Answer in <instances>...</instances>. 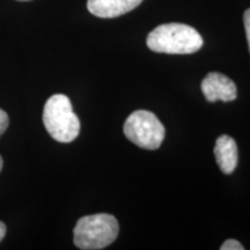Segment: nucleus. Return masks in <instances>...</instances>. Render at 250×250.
Masks as SVG:
<instances>
[{"label": "nucleus", "instance_id": "obj_13", "mask_svg": "<svg viewBox=\"0 0 250 250\" xmlns=\"http://www.w3.org/2000/svg\"><path fill=\"white\" fill-rule=\"evenodd\" d=\"M18 1H29V0H18Z\"/></svg>", "mask_w": 250, "mask_h": 250}, {"label": "nucleus", "instance_id": "obj_3", "mask_svg": "<svg viewBox=\"0 0 250 250\" xmlns=\"http://www.w3.org/2000/svg\"><path fill=\"white\" fill-rule=\"evenodd\" d=\"M43 123L50 136L59 143H71L79 136L80 122L66 95L55 94L43 110Z\"/></svg>", "mask_w": 250, "mask_h": 250}, {"label": "nucleus", "instance_id": "obj_1", "mask_svg": "<svg viewBox=\"0 0 250 250\" xmlns=\"http://www.w3.org/2000/svg\"><path fill=\"white\" fill-rule=\"evenodd\" d=\"M146 42L152 51L170 55L193 54L204 44L201 34L183 23L161 24L148 34Z\"/></svg>", "mask_w": 250, "mask_h": 250}, {"label": "nucleus", "instance_id": "obj_5", "mask_svg": "<svg viewBox=\"0 0 250 250\" xmlns=\"http://www.w3.org/2000/svg\"><path fill=\"white\" fill-rule=\"evenodd\" d=\"M202 92L208 102H229L237 95L234 81L218 72H211L203 79Z\"/></svg>", "mask_w": 250, "mask_h": 250}, {"label": "nucleus", "instance_id": "obj_11", "mask_svg": "<svg viewBox=\"0 0 250 250\" xmlns=\"http://www.w3.org/2000/svg\"><path fill=\"white\" fill-rule=\"evenodd\" d=\"M5 234H6V225L2 223V221H0V242H1L2 239L5 237Z\"/></svg>", "mask_w": 250, "mask_h": 250}, {"label": "nucleus", "instance_id": "obj_4", "mask_svg": "<svg viewBox=\"0 0 250 250\" xmlns=\"http://www.w3.org/2000/svg\"><path fill=\"white\" fill-rule=\"evenodd\" d=\"M126 138L144 149H158L165 139V127L151 111L137 110L124 123Z\"/></svg>", "mask_w": 250, "mask_h": 250}, {"label": "nucleus", "instance_id": "obj_12", "mask_svg": "<svg viewBox=\"0 0 250 250\" xmlns=\"http://www.w3.org/2000/svg\"><path fill=\"white\" fill-rule=\"evenodd\" d=\"M2 164H4V162H2V158L0 156V171H1V169H2Z\"/></svg>", "mask_w": 250, "mask_h": 250}, {"label": "nucleus", "instance_id": "obj_7", "mask_svg": "<svg viewBox=\"0 0 250 250\" xmlns=\"http://www.w3.org/2000/svg\"><path fill=\"white\" fill-rule=\"evenodd\" d=\"M214 156L220 170L224 174H232L239 161V152L235 140L227 134L219 137L215 142Z\"/></svg>", "mask_w": 250, "mask_h": 250}, {"label": "nucleus", "instance_id": "obj_9", "mask_svg": "<svg viewBox=\"0 0 250 250\" xmlns=\"http://www.w3.org/2000/svg\"><path fill=\"white\" fill-rule=\"evenodd\" d=\"M243 22H245L246 35H247V41H248V46H249V52H250V8L247 9L245 14H243Z\"/></svg>", "mask_w": 250, "mask_h": 250}, {"label": "nucleus", "instance_id": "obj_6", "mask_svg": "<svg viewBox=\"0 0 250 250\" xmlns=\"http://www.w3.org/2000/svg\"><path fill=\"white\" fill-rule=\"evenodd\" d=\"M142 2L143 0H88L87 8L95 17L111 19L129 13Z\"/></svg>", "mask_w": 250, "mask_h": 250}, {"label": "nucleus", "instance_id": "obj_2", "mask_svg": "<svg viewBox=\"0 0 250 250\" xmlns=\"http://www.w3.org/2000/svg\"><path fill=\"white\" fill-rule=\"evenodd\" d=\"M120 232L117 219L99 213L80 218L74 227V245L83 250H99L110 246Z\"/></svg>", "mask_w": 250, "mask_h": 250}, {"label": "nucleus", "instance_id": "obj_8", "mask_svg": "<svg viewBox=\"0 0 250 250\" xmlns=\"http://www.w3.org/2000/svg\"><path fill=\"white\" fill-rule=\"evenodd\" d=\"M220 249L221 250H245V247H243L239 241H236V240L229 239L223 243V246L220 247Z\"/></svg>", "mask_w": 250, "mask_h": 250}, {"label": "nucleus", "instance_id": "obj_10", "mask_svg": "<svg viewBox=\"0 0 250 250\" xmlns=\"http://www.w3.org/2000/svg\"><path fill=\"white\" fill-rule=\"evenodd\" d=\"M8 124H9L8 115L6 114L2 109H0V137H1V134L4 133L6 129L8 127Z\"/></svg>", "mask_w": 250, "mask_h": 250}]
</instances>
